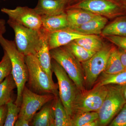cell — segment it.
<instances>
[{"label": "cell", "mask_w": 126, "mask_h": 126, "mask_svg": "<svg viewBox=\"0 0 126 126\" xmlns=\"http://www.w3.org/2000/svg\"><path fill=\"white\" fill-rule=\"evenodd\" d=\"M107 92V86H94L92 89L78 90L73 104V115L79 113L97 112Z\"/></svg>", "instance_id": "6"}, {"label": "cell", "mask_w": 126, "mask_h": 126, "mask_svg": "<svg viewBox=\"0 0 126 126\" xmlns=\"http://www.w3.org/2000/svg\"><path fill=\"white\" fill-rule=\"evenodd\" d=\"M41 32L43 37V44L39 51L36 56L41 67L44 72L47 74L50 79L52 78L53 71L52 67V58L50 56V49L49 47L48 34L49 32L41 27Z\"/></svg>", "instance_id": "15"}, {"label": "cell", "mask_w": 126, "mask_h": 126, "mask_svg": "<svg viewBox=\"0 0 126 126\" xmlns=\"http://www.w3.org/2000/svg\"><path fill=\"white\" fill-rule=\"evenodd\" d=\"M122 3L124 7L126 8V0H124L122 1Z\"/></svg>", "instance_id": "37"}, {"label": "cell", "mask_w": 126, "mask_h": 126, "mask_svg": "<svg viewBox=\"0 0 126 126\" xmlns=\"http://www.w3.org/2000/svg\"><path fill=\"white\" fill-rule=\"evenodd\" d=\"M69 28L73 30L79 27L94 18L97 15L78 7L68 6L65 11Z\"/></svg>", "instance_id": "14"}, {"label": "cell", "mask_w": 126, "mask_h": 126, "mask_svg": "<svg viewBox=\"0 0 126 126\" xmlns=\"http://www.w3.org/2000/svg\"><path fill=\"white\" fill-rule=\"evenodd\" d=\"M106 37L118 48L126 51V36H109Z\"/></svg>", "instance_id": "30"}, {"label": "cell", "mask_w": 126, "mask_h": 126, "mask_svg": "<svg viewBox=\"0 0 126 126\" xmlns=\"http://www.w3.org/2000/svg\"><path fill=\"white\" fill-rule=\"evenodd\" d=\"M11 72V61L7 53L4 51V56L0 61V83Z\"/></svg>", "instance_id": "28"}, {"label": "cell", "mask_w": 126, "mask_h": 126, "mask_svg": "<svg viewBox=\"0 0 126 126\" xmlns=\"http://www.w3.org/2000/svg\"><path fill=\"white\" fill-rule=\"evenodd\" d=\"M68 6L81 8L110 18L126 15V8L122 2L116 0H81Z\"/></svg>", "instance_id": "9"}, {"label": "cell", "mask_w": 126, "mask_h": 126, "mask_svg": "<svg viewBox=\"0 0 126 126\" xmlns=\"http://www.w3.org/2000/svg\"><path fill=\"white\" fill-rule=\"evenodd\" d=\"M107 22L106 17L96 15L89 21L73 30L83 35H97L101 34Z\"/></svg>", "instance_id": "18"}, {"label": "cell", "mask_w": 126, "mask_h": 126, "mask_svg": "<svg viewBox=\"0 0 126 126\" xmlns=\"http://www.w3.org/2000/svg\"><path fill=\"white\" fill-rule=\"evenodd\" d=\"M52 67L58 82L60 98L70 117L73 115V106L78 90L63 68L52 59Z\"/></svg>", "instance_id": "8"}, {"label": "cell", "mask_w": 126, "mask_h": 126, "mask_svg": "<svg viewBox=\"0 0 126 126\" xmlns=\"http://www.w3.org/2000/svg\"><path fill=\"white\" fill-rule=\"evenodd\" d=\"M105 99L97 112L100 126L110 123L126 103L123 93V86L109 85Z\"/></svg>", "instance_id": "5"}, {"label": "cell", "mask_w": 126, "mask_h": 126, "mask_svg": "<svg viewBox=\"0 0 126 126\" xmlns=\"http://www.w3.org/2000/svg\"><path fill=\"white\" fill-rule=\"evenodd\" d=\"M1 11L7 15L9 19L25 27L37 30L42 27L41 16L34 9L18 6L14 9L2 8Z\"/></svg>", "instance_id": "11"}, {"label": "cell", "mask_w": 126, "mask_h": 126, "mask_svg": "<svg viewBox=\"0 0 126 126\" xmlns=\"http://www.w3.org/2000/svg\"><path fill=\"white\" fill-rule=\"evenodd\" d=\"M80 63L89 59L96 52L89 51L79 45L74 40L65 45Z\"/></svg>", "instance_id": "25"}, {"label": "cell", "mask_w": 126, "mask_h": 126, "mask_svg": "<svg viewBox=\"0 0 126 126\" xmlns=\"http://www.w3.org/2000/svg\"><path fill=\"white\" fill-rule=\"evenodd\" d=\"M98 118V113L96 111L75 113L71 117L72 126H85L89 123Z\"/></svg>", "instance_id": "26"}, {"label": "cell", "mask_w": 126, "mask_h": 126, "mask_svg": "<svg viewBox=\"0 0 126 126\" xmlns=\"http://www.w3.org/2000/svg\"><path fill=\"white\" fill-rule=\"evenodd\" d=\"M5 24L6 22L4 20L0 19V35H3V34H4L6 31Z\"/></svg>", "instance_id": "33"}, {"label": "cell", "mask_w": 126, "mask_h": 126, "mask_svg": "<svg viewBox=\"0 0 126 126\" xmlns=\"http://www.w3.org/2000/svg\"><path fill=\"white\" fill-rule=\"evenodd\" d=\"M7 112L4 126H15L18 119V115L20 110V107L17 106L12 99L7 104Z\"/></svg>", "instance_id": "27"}, {"label": "cell", "mask_w": 126, "mask_h": 126, "mask_svg": "<svg viewBox=\"0 0 126 126\" xmlns=\"http://www.w3.org/2000/svg\"><path fill=\"white\" fill-rule=\"evenodd\" d=\"M70 0H38L34 10L40 16L55 15L64 12Z\"/></svg>", "instance_id": "13"}, {"label": "cell", "mask_w": 126, "mask_h": 126, "mask_svg": "<svg viewBox=\"0 0 126 126\" xmlns=\"http://www.w3.org/2000/svg\"><path fill=\"white\" fill-rule=\"evenodd\" d=\"M16 88L15 81L11 74L0 83V106L6 104L12 99V94Z\"/></svg>", "instance_id": "22"}, {"label": "cell", "mask_w": 126, "mask_h": 126, "mask_svg": "<svg viewBox=\"0 0 126 126\" xmlns=\"http://www.w3.org/2000/svg\"><path fill=\"white\" fill-rule=\"evenodd\" d=\"M7 23L15 32L14 41L18 50L25 56L36 55L43 44L41 29L37 30L25 27L9 18Z\"/></svg>", "instance_id": "3"}, {"label": "cell", "mask_w": 126, "mask_h": 126, "mask_svg": "<svg viewBox=\"0 0 126 126\" xmlns=\"http://www.w3.org/2000/svg\"><path fill=\"white\" fill-rule=\"evenodd\" d=\"M126 70V69L123 65L121 61L120 49L113 46L106 68L103 72L107 74H112Z\"/></svg>", "instance_id": "21"}, {"label": "cell", "mask_w": 126, "mask_h": 126, "mask_svg": "<svg viewBox=\"0 0 126 126\" xmlns=\"http://www.w3.org/2000/svg\"><path fill=\"white\" fill-rule=\"evenodd\" d=\"M101 34L105 36H126V15L115 18L113 21L106 25Z\"/></svg>", "instance_id": "20"}, {"label": "cell", "mask_w": 126, "mask_h": 126, "mask_svg": "<svg viewBox=\"0 0 126 126\" xmlns=\"http://www.w3.org/2000/svg\"><path fill=\"white\" fill-rule=\"evenodd\" d=\"M101 74L99 81L94 86L95 87L111 84L123 86L126 84V70L112 74L103 72Z\"/></svg>", "instance_id": "24"}, {"label": "cell", "mask_w": 126, "mask_h": 126, "mask_svg": "<svg viewBox=\"0 0 126 126\" xmlns=\"http://www.w3.org/2000/svg\"><path fill=\"white\" fill-rule=\"evenodd\" d=\"M41 16L42 27L49 33L69 28L67 15L65 12L59 15Z\"/></svg>", "instance_id": "16"}, {"label": "cell", "mask_w": 126, "mask_h": 126, "mask_svg": "<svg viewBox=\"0 0 126 126\" xmlns=\"http://www.w3.org/2000/svg\"><path fill=\"white\" fill-rule=\"evenodd\" d=\"M29 73V89L34 92L41 94H59L58 85L50 79L41 67L36 55L25 56Z\"/></svg>", "instance_id": "2"}, {"label": "cell", "mask_w": 126, "mask_h": 126, "mask_svg": "<svg viewBox=\"0 0 126 126\" xmlns=\"http://www.w3.org/2000/svg\"><path fill=\"white\" fill-rule=\"evenodd\" d=\"M119 49L121 51V61L123 65L126 69V51Z\"/></svg>", "instance_id": "34"}, {"label": "cell", "mask_w": 126, "mask_h": 126, "mask_svg": "<svg viewBox=\"0 0 126 126\" xmlns=\"http://www.w3.org/2000/svg\"><path fill=\"white\" fill-rule=\"evenodd\" d=\"M7 112L6 104L0 106V126H4Z\"/></svg>", "instance_id": "31"}, {"label": "cell", "mask_w": 126, "mask_h": 126, "mask_svg": "<svg viewBox=\"0 0 126 126\" xmlns=\"http://www.w3.org/2000/svg\"><path fill=\"white\" fill-rule=\"evenodd\" d=\"M109 126H126V103L110 122Z\"/></svg>", "instance_id": "29"}, {"label": "cell", "mask_w": 126, "mask_h": 126, "mask_svg": "<svg viewBox=\"0 0 126 126\" xmlns=\"http://www.w3.org/2000/svg\"><path fill=\"white\" fill-rule=\"evenodd\" d=\"M74 41L86 49L96 53L101 49L104 45L101 39L96 35H90Z\"/></svg>", "instance_id": "23"}, {"label": "cell", "mask_w": 126, "mask_h": 126, "mask_svg": "<svg viewBox=\"0 0 126 126\" xmlns=\"http://www.w3.org/2000/svg\"><path fill=\"white\" fill-rule=\"evenodd\" d=\"M73 0H69V4H70V3H71Z\"/></svg>", "instance_id": "38"}, {"label": "cell", "mask_w": 126, "mask_h": 126, "mask_svg": "<svg viewBox=\"0 0 126 126\" xmlns=\"http://www.w3.org/2000/svg\"><path fill=\"white\" fill-rule=\"evenodd\" d=\"M123 93L126 101V84L123 86Z\"/></svg>", "instance_id": "36"}, {"label": "cell", "mask_w": 126, "mask_h": 126, "mask_svg": "<svg viewBox=\"0 0 126 126\" xmlns=\"http://www.w3.org/2000/svg\"><path fill=\"white\" fill-rule=\"evenodd\" d=\"M54 97L53 94H38L25 86L22 93V101L18 118L26 119L31 123L36 112Z\"/></svg>", "instance_id": "10"}, {"label": "cell", "mask_w": 126, "mask_h": 126, "mask_svg": "<svg viewBox=\"0 0 126 126\" xmlns=\"http://www.w3.org/2000/svg\"><path fill=\"white\" fill-rule=\"evenodd\" d=\"M0 45L9 56L12 64L11 74L15 81L17 96L15 103L20 107L23 90L29 79V73L25 56L18 50L15 41L0 35Z\"/></svg>", "instance_id": "1"}, {"label": "cell", "mask_w": 126, "mask_h": 126, "mask_svg": "<svg viewBox=\"0 0 126 126\" xmlns=\"http://www.w3.org/2000/svg\"><path fill=\"white\" fill-rule=\"evenodd\" d=\"M117 0L118 1H121V2H122V1H123L124 0Z\"/></svg>", "instance_id": "39"}, {"label": "cell", "mask_w": 126, "mask_h": 126, "mask_svg": "<svg viewBox=\"0 0 126 126\" xmlns=\"http://www.w3.org/2000/svg\"><path fill=\"white\" fill-rule=\"evenodd\" d=\"M100 126V124L98 119H97L94 121H93L89 123H88L86 124L85 126Z\"/></svg>", "instance_id": "35"}, {"label": "cell", "mask_w": 126, "mask_h": 126, "mask_svg": "<svg viewBox=\"0 0 126 126\" xmlns=\"http://www.w3.org/2000/svg\"><path fill=\"white\" fill-rule=\"evenodd\" d=\"M88 35L79 33L69 28L49 32L48 40L50 50L67 45L73 41Z\"/></svg>", "instance_id": "12"}, {"label": "cell", "mask_w": 126, "mask_h": 126, "mask_svg": "<svg viewBox=\"0 0 126 126\" xmlns=\"http://www.w3.org/2000/svg\"><path fill=\"white\" fill-rule=\"evenodd\" d=\"M30 123L26 119L23 118H18L16 122L15 126H29Z\"/></svg>", "instance_id": "32"}, {"label": "cell", "mask_w": 126, "mask_h": 126, "mask_svg": "<svg viewBox=\"0 0 126 126\" xmlns=\"http://www.w3.org/2000/svg\"><path fill=\"white\" fill-rule=\"evenodd\" d=\"M105 45L89 59L81 63L84 76V84L88 89H91L98 78L104 71L112 48Z\"/></svg>", "instance_id": "7"}, {"label": "cell", "mask_w": 126, "mask_h": 126, "mask_svg": "<svg viewBox=\"0 0 126 126\" xmlns=\"http://www.w3.org/2000/svg\"><path fill=\"white\" fill-rule=\"evenodd\" d=\"M51 58L63 68L79 91L85 90L84 76L81 63L65 46L50 50Z\"/></svg>", "instance_id": "4"}, {"label": "cell", "mask_w": 126, "mask_h": 126, "mask_svg": "<svg viewBox=\"0 0 126 126\" xmlns=\"http://www.w3.org/2000/svg\"><path fill=\"white\" fill-rule=\"evenodd\" d=\"M53 100L46 104L39 112L35 113L30 126H54L52 113Z\"/></svg>", "instance_id": "19"}, {"label": "cell", "mask_w": 126, "mask_h": 126, "mask_svg": "<svg viewBox=\"0 0 126 126\" xmlns=\"http://www.w3.org/2000/svg\"><path fill=\"white\" fill-rule=\"evenodd\" d=\"M52 113L54 126H72L71 118L63 106L59 94L55 95L53 99Z\"/></svg>", "instance_id": "17"}]
</instances>
